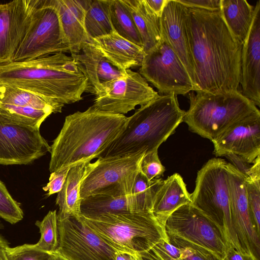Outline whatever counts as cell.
Listing matches in <instances>:
<instances>
[{
	"instance_id": "obj_38",
	"label": "cell",
	"mask_w": 260,
	"mask_h": 260,
	"mask_svg": "<svg viewBox=\"0 0 260 260\" xmlns=\"http://www.w3.org/2000/svg\"><path fill=\"white\" fill-rule=\"evenodd\" d=\"M140 172L149 180L162 175L165 168L158 155V150L146 153L143 157L140 166Z\"/></svg>"
},
{
	"instance_id": "obj_3",
	"label": "cell",
	"mask_w": 260,
	"mask_h": 260,
	"mask_svg": "<svg viewBox=\"0 0 260 260\" xmlns=\"http://www.w3.org/2000/svg\"><path fill=\"white\" fill-rule=\"evenodd\" d=\"M0 85L15 86L64 105L82 100L88 88L75 60L62 52L0 64Z\"/></svg>"
},
{
	"instance_id": "obj_19",
	"label": "cell",
	"mask_w": 260,
	"mask_h": 260,
	"mask_svg": "<svg viewBox=\"0 0 260 260\" xmlns=\"http://www.w3.org/2000/svg\"><path fill=\"white\" fill-rule=\"evenodd\" d=\"M241 93L256 106L260 105V0L241 55Z\"/></svg>"
},
{
	"instance_id": "obj_40",
	"label": "cell",
	"mask_w": 260,
	"mask_h": 260,
	"mask_svg": "<svg viewBox=\"0 0 260 260\" xmlns=\"http://www.w3.org/2000/svg\"><path fill=\"white\" fill-rule=\"evenodd\" d=\"M187 8H193L208 11H220V0H177Z\"/></svg>"
},
{
	"instance_id": "obj_24",
	"label": "cell",
	"mask_w": 260,
	"mask_h": 260,
	"mask_svg": "<svg viewBox=\"0 0 260 260\" xmlns=\"http://www.w3.org/2000/svg\"><path fill=\"white\" fill-rule=\"evenodd\" d=\"M99 162L98 158L94 162L82 163L71 168L63 187L57 193L56 199V204L59 207V212L57 214L58 219L71 217L79 218L82 183Z\"/></svg>"
},
{
	"instance_id": "obj_37",
	"label": "cell",
	"mask_w": 260,
	"mask_h": 260,
	"mask_svg": "<svg viewBox=\"0 0 260 260\" xmlns=\"http://www.w3.org/2000/svg\"><path fill=\"white\" fill-rule=\"evenodd\" d=\"M6 251L8 260H51L53 257V253L37 249L29 244L8 246Z\"/></svg>"
},
{
	"instance_id": "obj_8",
	"label": "cell",
	"mask_w": 260,
	"mask_h": 260,
	"mask_svg": "<svg viewBox=\"0 0 260 260\" xmlns=\"http://www.w3.org/2000/svg\"><path fill=\"white\" fill-rule=\"evenodd\" d=\"M60 52H69L57 11L51 0H42L18 48L13 61H23Z\"/></svg>"
},
{
	"instance_id": "obj_26",
	"label": "cell",
	"mask_w": 260,
	"mask_h": 260,
	"mask_svg": "<svg viewBox=\"0 0 260 260\" xmlns=\"http://www.w3.org/2000/svg\"><path fill=\"white\" fill-rule=\"evenodd\" d=\"M123 1L133 16L146 54L156 47L162 41L160 17L150 9L145 0Z\"/></svg>"
},
{
	"instance_id": "obj_17",
	"label": "cell",
	"mask_w": 260,
	"mask_h": 260,
	"mask_svg": "<svg viewBox=\"0 0 260 260\" xmlns=\"http://www.w3.org/2000/svg\"><path fill=\"white\" fill-rule=\"evenodd\" d=\"M211 141L216 156L235 155L252 164L260 155V112L237 122Z\"/></svg>"
},
{
	"instance_id": "obj_30",
	"label": "cell",
	"mask_w": 260,
	"mask_h": 260,
	"mask_svg": "<svg viewBox=\"0 0 260 260\" xmlns=\"http://www.w3.org/2000/svg\"><path fill=\"white\" fill-rule=\"evenodd\" d=\"M108 1L114 31L123 38L142 47L141 36L126 5L123 0Z\"/></svg>"
},
{
	"instance_id": "obj_9",
	"label": "cell",
	"mask_w": 260,
	"mask_h": 260,
	"mask_svg": "<svg viewBox=\"0 0 260 260\" xmlns=\"http://www.w3.org/2000/svg\"><path fill=\"white\" fill-rule=\"evenodd\" d=\"M139 73L162 94L184 95L195 90L186 68L164 40L145 54Z\"/></svg>"
},
{
	"instance_id": "obj_18",
	"label": "cell",
	"mask_w": 260,
	"mask_h": 260,
	"mask_svg": "<svg viewBox=\"0 0 260 260\" xmlns=\"http://www.w3.org/2000/svg\"><path fill=\"white\" fill-rule=\"evenodd\" d=\"M187 16L186 7L177 0H168L160 17V31L162 40L171 47L186 68L196 89Z\"/></svg>"
},
{
	"instance_id": "obj_7",
	"label": "cell",
	"mask_w": 260,
	"mask_h": 260,
	"mask_svg": "<svg viewBox=\"0 0 260 260\" xmlns=\"http://www.w3.org/2000/svg\"><path fill=\"white\" fill-rule=\"evenodd\" d=\"M226 164L222 158H213L204 164L197 173L190 194L191 204L220 229L227 247L246 253L240 247L233 223Z\"/></svg>"
},
{
	"instance_id": "obj_15",
	"label": "cell",
	"mask_w": 260,
	"mask_h": 260,
	"mask_svg": "<svg viewBox=\"0 0 260 260\" xmlns=\"http://www.w3.org/2000/svg\"><path fill=\"white\" fill-rule=\"evenodd\" d=\"M228 182L233 223L244 252L259 260L260 237L251 216L245 189V175L227 162Z\"/></svg>"
},
{
	"instance_id": "obj_27",
	"label": "cell",
	"mask_w": 260,
	"mask_h": 260,
	"mask_svg": "<svg viewBox=\"0 0 260 260\" xmlns=\"http://www.w3.org/2000/svg\"><path fill=\"white\" fill-rule=\"evenodd\" d=\"M220 11L231 34L243 45L252 25L254 7L246 0H220Z\"/></svg>"
},
{
	"instance_id": "obj_22",
	"label": "cell",
	"mask_w": 260,
	"mask_h": 260,
	"mask_svg": "<svg viewBox=\"0 0 260 260\" xmlns=\"http://www.w3.org/2000/svg\"><path fill=\"white\" fill-rule=\"evenodd\" d=\"M114 67L122 71L141 67L145 53L143 48L119 36L115 31L90 40Z\"/></svg>"
},
{
	"instance_id": "obj_42",
	"label": "cell",
	"mask_w": 260,
	"mask_h": 260,
	"mask_svg": "<svg viewBox=\"0 0 260 260\" xmlns=\"http://www.w3.org/2000/svg\"><path fill=\"white\" fill-rule=\"evenodd\" d=\"M168 0H145L150 9L158 16L160 17L163 9Z\"/></svg>"
},
{
	"instance_id": "obj_34",
	"label": "cell",
	"mask_w": 260,
	"mask_h": 260,
	"mask_svg": "<svg viewBox=\"0 0 260 260\" xmlns=\"http://www.w3.org/2000/svg\"><path fill=\"white\" fill-rule=\"evenodd\" d=\"M167 236L169 242L181 251L179 260H223L215 253L198 245L177 237Z\"/></svg>"
},
{
	"instance_id": "obj_14",
	"label": "cell",
	"mask_w": 260,
	"mask_h": 260,
	"mask_svg": "<svg viewBox=\"0 0 260 260\" xmlns=\"http://www.w3.org/2000/svg\"><path fill=\"white\" fill-rule=\"evenodd\" d=\"M145 154V152L140 151L122 156L98 158V166L82 183L81 198H86L114 185L119 186L131 196Z\"/></svg>"
},
{
	"instance_id": "obj_10",
	"label": "cell",
	"mask_w": 260,
	"mask_h": 260,
	"mask_svg": "<svg viewBox=\"0 0 260 260\" xmlns=\"http://www.w3.org/2000/svg\"><path fill=\"white\" fill-rule=\"evenodd\" d=\"M94 95L92 106L96 109L124 115L159 94L139 73L128 69L117 78L103 84Z\"/></svg>"
},
{
	"instance_id": "obj_2",
	"label": "cell",
	"mask_w": 260,
	"mask_h": 260,
	"mask_svg": "<svg viewBox=\"0 0 260 260\" xmlns=\"http://www.w3.org/2000/svg\"><path fill=\"white\" fill-rule=\"evenodd\" d=\"M127 117L98 110L92 106L67 116L50 146L51 173L90 162L124 131Z\"/></svg>"
},
{
	"instance_id": "obj_32",
	"label": "cell",
	"mask_w": 260,
	"mask_h": 260,
	"mask_svg": "<svg viewBox=\"0 0 260 260\" xmlns=\"http://www.w3.org/2000/svg\"><path fill=\"white\" fill-rule=\"evenodd\" d=\"M52 113L29 107L0 103V114L12 122L40 129L42 122Z\"/></svg>"
},
{
	"instance_id": "obj_1",
	"label": "cell",
	"mask_w": 260,
	"mask_h": 260,
	"mask_svg": "<svg viewBox=\"0 0 260 260\" xmlns=\"http://www.w3.org/2000/svg\"><path fill=\"white\" fill-rule=\"evenodd\" d=\"M187 24L194 91L225 94L238 90L242 45L229 30L220 11L187 8Z\"/></svg>"
},
{
	"instance_id": "obj_16",
	"label": "cell",
	"mask_w": 260,
	"mask_h": 260,
	"mask_svg": "<svg viewBox=\"0 0 260 260\" xmlns=\"http://www.w3.org/2000/svg\"><path fill=\"white\" fill-rule=\"evenodd\" d=\"M42 0H14L0 4V64L13 61Z\"/></svg>"
},
{
	"instance_id": "obj_13",
	"label": "cell",
	"mask_w": 260,
	"mask_h": 260,
	"mask_svg": "<svg viewBox=\"0 0 260 260\" xmlns=\"http://www.w3.org/2000/svg\"><path fill=\"white\" fill-rule=\"evenodd\" d=\"M50 149L39 129L12 122L0 114V165H27Z\"/></svg>"
},
{
	"instance_id": "obj_23",
	"label": "cell",
	"mask_w": 260,
	"mask_h": 260,
	"mask_svg": "<svg viewBox=\"0 0 260 260\" xmlns=\"http://www.w3.org/2000/svg\"><path fill=\"white\" fill-rule=\"evenodd\" d=\"M189 203L190 194L186 184L180 174L174 173L162 180L154 198L152 213L165 231L169 217L181 206Z\"/></svg>"
},
{
	"instance_id": "obj_44",
	"label": "cell",
	"mask_w": 260,
	"mask_h": 260,
	"mask_svg": "<svg viewBox=\"0 0 260 260\" xmlns=\"http://www.w3.org/2000/svg\"><path fill=\"white\" fill-rule=\"evenodd\" d=\"M9 246V243L0 234V260H8L6 255V248Z\"/></svg>"
},
{
	"instance_id": "obj_11",
	"label": "cell",
	"mask_w": 260,
	"mask_h": 260,
	"mask_svg": "<svg viewBox=\"0 0 260 260\" xmlns=\"http://www.w3.org/2000/svg\"><path fill=\"white\" fill-rule=\"evenodd\" d=\"M167 235L177 237L215 253L223 259L227 243L220 229L191 203L181 206L168 218Z\"/></svg>"
},
{
	"instance_id": "obj_43",
	"label": "cell",
	"mask_w": 260,
	"mask_h": 260,
	"mask_svg": "<svg viewBox=\"0 0 260 260\" xmlns=\"http://www.w3.org/2000/svg\"><path fill=\"white\" fill-rule=\"evenodd\" d=\"M136 256L138 260H163L152 248L137 254Z\"/></svg>"
},
{
	"instance_id": "obj_45",
	"label": "cell",
	"mask_w": 260,
	"mask_h": 260,
	"mask_svg": "<svg viewBox=\"0 0 260 260\" xmlns=\"http://www.w3.org/2000/svg\"><path fill=\"white\" fill-rule=\"evenodd\" d=\"M115 260H138L136 255L130 253L118 251L116 253Z\"/></svg>"
},
{
	"instance_id": "obj_5",
	"label": "cell",
	"mask_w": 260,
	"mask_h": 260,
	"mask_svg": "<svg viewBox=\"0 0 260 260\" xmlns=\"http://www.w3.org/2000/svg\"><path fill=\"white\" fill-rule=\"evenodd\" d=\"M79 219L118 251L133 255L151 249L169 240L152 213L127 212Z\"/></svg>"
},
{
	"instance_id": "obj_31",
	"label": "cell",
	"mask_w": 260,
	"mask_h": 260,
	"mask_svg": "<svg viewBox=\"0 0 260 260\" xmlns=\"http://www.w3.org/2000/svg\"><path fill=\"white\" fill-rule=\"evenodd\" d=\"M162 180L159 177L149 180L140 171L131 194V212L152 213L154 198Z\"/></svg>"
},
{
	"instance_id": "obj_41",
	"label": "cell",
	"mask_w": 260,
	"mask_h": 260,
	"mask_svg": "<svg viewBox=\"0 0 260 260\" xmlns=\"http://www.w3.org/2000/svg\"><path fill=\"white\" fill-rule=\"evenodd\" d=\"M223 260H258L252 254L243 253L232 247H228Z\"/></svg>"
},
{
	"instance_id": "obj_25",
	"label": "cell",
	"mask_w": 260,
	"mask_h": 260,
	"mask_svg": "<svg viewBox=\"0 0 260 260\" xmlns=\"http://www.w3.org/2000/svg\"><path fill=\"white\" fill-rule=\"evenodd\" d=\"M127 212H131V196L118 185L105 188L81 202L80 215L86 217Z\"/></svg>"
},
{
	"instance_id": "obj_29",
	"label": "cell",
	"mask_w": 260,
	"mask_h": 260,
	"mask_svg": "<svg viewBox=\"0 0 260 260\" xmlns=\"http://www.w3.org/2000/svg\"><path fill=\"white\" fill-rule=\"evenodd\" d=\"M84 25L90 40L114 32L108 0H91L86 11Z\"/></svg>"
},
{
	"instance_id": "obj_35",
	"label": "cell",
	"mask_w": 260,
	"mask_h": 260,
	"mask_svg": "<svg viewBox=\"0 0 260 260\" xmlns=\"http://www.w3.org/2000/svg\"><path fill=\"white\" fill-rule=\"evenodd\" d=\"M0 217L11 224H15L23 218L20 204L9 193L0 180Z\"/></svg>"
},
{
	"instance_id": "obj_28",
	"label": "cell",
	"mask_w": 260,
	"mask_h": 260,
	"mask_svg": "<svg viewBox=\"0 0 260 260\" xmlns=\"http://www.w3.org/2000/svg\"><path fill=\"white\" fill-rule=\"evenodd\" d=\"M0 103L29 107L51 113H60L64 104L57 100L44 97L10 85H0Z\"/></svg>"
},
{
	"instance_id": "obj_39",
	"label": "cell",
	"mask_w": 260,
	"mask_h": 260,
	"mask_svg": "<svg viewBox=\"0 0 260 260\" xmlns=\"http://www.w3.org/2000/svg\"><path fill=\"white\" fill-rule=\"evenodd\" d=\"M70 169V167H68L51 173L49 182L43 187L45 191H48L46 194L47 197L56 193H58L61 190Z\"/></svg>"
},
{
	"instance_id": "obj_33",
	"label": "cell",
	"mask_w": 260,
	"mask_h": 260,
	"mask_svg": "<svg viewBox=\"0 0 260 260\" xmlns=\"http://www.w3.org/2000/svg\"><path fill=\"white\" fill-rule=\"evenodd\" d=\"M35 224L39 229L41 237L33 244L34 247L53 253L58 248L59 241L56 210L49 211L42 221H36Z\"/></svg>"
},
{
	"instance_id": "obj_36",
	"label": "cell",
	"mask_w": 260,
	"mask_h": 260,
	"mask_svg": "<svg viewBox=\"0 0 260 260\" xmlns=\"http://www.w3.org/2000/svg\"><path fill=\"white\" fill-rule=\"evenodd\" d=\"M245 189L251 216L259 233L260 176H245Z\"/></svg>"
},
{
	"instance_id": "obj_12",
	"label": "cell",
	"mask_w": 260,
	"mask_h": 260,
	"mask_svg": "<svg viewBox=\"0 0 260 260\" xmlns=\"http://www.w3.org/2000/svg\"><path fill=\"white\" fill-rule=\"evenodd\" d=\"M58 246L53 253L67 260H115L118 252L79 218L57 219Z\"/></svg>"
},
{
	"instance_id": "obj_46",
	"label": "cell",
	"mask_w": 260,
	"mask_h": 260,
	"mask_svg": "<svg viewBox=\"0 0 260 260\" xmlns=\"http://www.w3.org/2000/svg\"><path fill=\"white\" fill-rule=\"evenodd\" d=\"M51 260H67V259H66L63 257H62L57 254L53 253V257H52V258Z\"/></svg>"
},
{
	"instance_id": "obj_21",
	"label": "cell",
	"mask_w": 260,
	"mask_h": 260,
	"mask_svg": "<svg viewBox=\"0 0 260 260\" xmlns=\"http://www.w3.org/2000/svg\"><path fill=\"white\" fill-rule=\"evenodd\" d=\"M71 56L87 79V92L92 94H95L103 84L117 78L124 72L113 66L90 43H86L78 53L71 54Z\"/></svg>"
},
{
	"instance_id": "obj_6",
	"label": "cell",
	"mask_w": 260,
	"mask_h": 260,
	"mask_svg": "<svg viewBox=\"0 0 260 260\" xmlns=\"http://www.w3.org/2000/svg\"><path fill=\"white\" fill-rule=\"evenodd\" d=\"M189 108L183 121L188 128L212 141L231 126L259 112L239 90L225 94H188Z\"/></svg>"
},
{
	"instance_id": "obj_20",
	"label": "cell",
	"mask_w": 260,
	"mask_h": 260,
	"mask_svg": "<svg viewBox=\"0 0 260 260\" xmlns=\"http://www.w3.org/2000/svg\"><path fill=\"white\" fill-rule=\"evenodd\" d=\"M59 18L66 45L71 54L78 53L90 40L84 19L91 0H51Z\"/></svg>"
},
{
	"instance_id": "obj_4",
	"label": "cell",
	"mask_w": 260,
	"mask_h": 260,
	"mask_svg": "<svg viewBox=\"0 0 260 260\" xmlns=\"http://www.w3.org/2000/svg\"><path fill=\"white\" fill-rule=\"evenodd\" d=\"M185 112L180 108L177 95H158L127 117L123 132L99 158L157 150L183 121Z\"/></svg>"
}]
</instances>
